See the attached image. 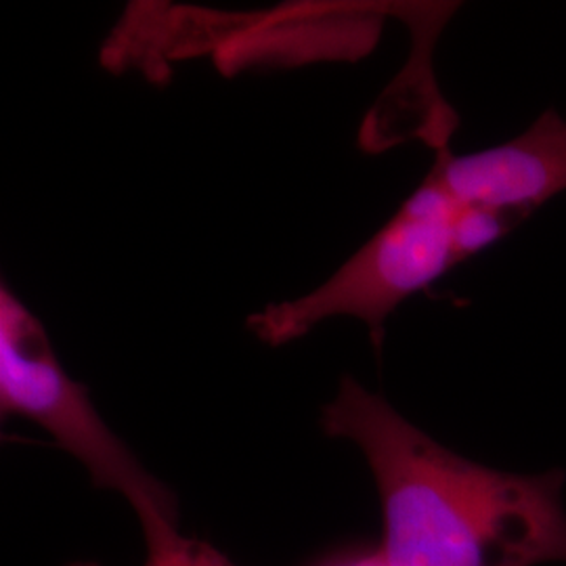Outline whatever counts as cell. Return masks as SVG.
Here are the masks:
<instances>
[{"label": "cell", "mask_w": 566, "mask_h": 566, "mask_svg": "<svg viewBox=\"0 0 566 566\" xmlns=\"http://www.w3.org/2000/svg\"><path fill=\"white\" fill-rule=\"evenodd\" d=\"M327 437L361 449L378 486L388 566L566 563V472L510 474L437 443L344 376L322 411Z\"/></svg>", "instance_id": "1"}, {"label": "cell", "mask_w": 566, "mask_h": 566, "mask_svg": "<svg viewBox=\"0 0 566 566\" xmlns=\"http://www.w3.org/2000/svg\"><path fill=\"white\" fill-rule=\"evenodd\" d=\"M0 409L44 428L81 462L93 485L112 489L142 521L147 554L175 546L179 504L105 424L88 388L67 376L41 319L11 287H0Z\"/></svg>", "instance_id": "2"}, {"label": "cell", "mask_w": 566, "mask_h": 566, "mask_svg": "<svg viewBox=\"0 0 566 566\" xmlns=\"http://www.w3.org/2000/svg\"><path fill=\"white\" fill-rule=\"evenodd\" d=\"M460 203L426 177L378 233L327 277L294 301L269 304L245 319L269 346H285L334 317H355L380 350L386 319L397 306L462 263L455 221Z\"/></svg>", "instance_id": "3"}, {"label": "cell", "mask_w": 566, "mask_h": 566, "mask_svg": "<svg viewBox=\"0 0 566 566\" xmlns=\"http://www.w3.org/2000/svg\"><path fill=\"white\" fill-rule=\"evenodd\" d=\"M426 177L460 206L528 217L566 191V120L546 109L525 133L495 147L464 156L439 147Z\"/></svg>", "instance_id": "4"}, {"label": "cell", "mask_w": 566, "mask_h": 566, "mask_svg": "<svg viewBox=\"0 0 566 566\" xmlns=\"http://www.w3.org/2000/svg\"><path fill=\"white\" fill-rule=\"evenodd\" d=\"M70 566H99L97 563H74ZM145 566H238L231 563L217 547L198 539L181 537L175 546L147 554Z\"/></svg>", "instance_id": "5"}, {"label": "cell", "mask_w": 566, "mask_h": 566, "mask_svg": "<svg viewBox=\"0 0 566 566\" xmlns=\"http://www.w3.org/2000/svg\"><path fill=\"white\" fill-rule=\"evenodd\" d=\"M334 566H388L386 565L385 556H382V552L380 549H376V552H367V554H361V556H355V558H350V560H344L340 565Z\"/></svg>", "instance_id": "6"}]
</instances>
